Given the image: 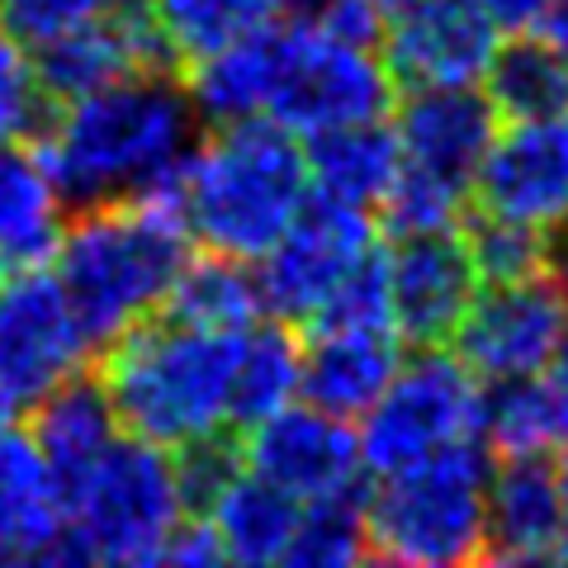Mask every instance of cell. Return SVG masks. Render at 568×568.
<instances>
[{"instance_id": "obj_1", "label": "cell", "mask_w": 568, "mask_h": 568, "mask_svg": "<svg viewBox=\"0 0 568 568\" xmlns=\"http://www.w3.org/2000/svg\"><path fill=\"white\" fill-rule=\"evenodd\" d=\"M200 110L171 71H129L91 95L62 104L39 138L62 200L104 204L129 194L181 190L190 152L200 148Z\"/></svg>"}, {"instance_id": "obj_2", "label": "cell", "mask_w": 568, "mask_h": 568, "mask_svg": "<svg viewBox=\"0 0 568 568\" xmlns=\"http://www.w3.org/2000/svg\"><path fill=\"white\" fill-rule=\"evenodd\" d=\"M52 256L95 351H104L142 317L162 313L175 275L190 261L181 190L81 204L77 219L62 223Z\"/></svg>"}, {"instance_id": "obj_3", "label": "cell", "mask_w": 568, "mask_h": 568, "mask_svg": "<svg viewBox=\"0 0 568 568\" xmlns=\"http://www.w3.org/2000/svg\"><path fill=\"white\" fill-rule=\"evenodd\" d=\"M242 332L175 323L166 313L142 317L100 355V384L110 388L123 432L185 450L233 417V375Z\"/></svg>"}, {"instance_id": "obj_4", "label": "cell", "mask_w": 568, "mask_h": 568, "mask_svg": "<svg viewBox=\"0 0 568 568\" xmlns=\"http://www.w3.org/2000/svg\"><path fill=\"white\" fill-rule=\"evenodd\" d=\"M313 194L308 156L298 138L275 119L219 123L190 152L181 175V213L190 237L209 252L261 261L290 233Z\"/></svg>"}, {"instance_id": "obj_5", "label": "cell", "mask_w": 568, "mask_h": 568, "mask_svg": "<svg viewBox=\"0 0 568 568\" xmlns=\"http://www.w3.org/2000/svg\"><path fill=\"white\" fill-rule=\"evenodd\" d=\"M488 450L484 436H469L413 469L379 474L365 497L369 559L413 568L488 559Z\"/></svg>"}, {"instance_id": "obj_6", "label": "cell", "mask_w": 568, "mask_h": 568, "mask_svg": "<svg viewBox=\"0 0 568 568\" xmlns=\"http://www.w3.org/2000/svg\"><path fill=\"white\" fill-rule=\"evenodd\" d=\"M185 488L175 450L142 436H123L100 455L85 484L67 503L71 559L152 564L162 559L171 530L185 521Z\"/></svg>"}, {"instance_id": "obj_7", "label": "cell", "mask_w": 568, "mask_h": 568, "mask_svg": "<svg viewBox=\"0 0 568 568\" xmlns=\"http://www.w3.org/2000/svg\"><path fill=\"white\" fill-rule=\"evenodd\" d=\"M469 436H484L478 375L459 355L417 346V355L398 365L379 403L365 413L361 455L375 474H398Z\"/></svg>"}, {"instance_id": "obj_8", "label": "cell", "mask_w": 568, "mask_h": 568, "mask_svg": "<svg viewBox=\"0 0 568 568\" xmlns=\"http://www.w3.org/2000/svg\"><path fill=\"white\" fill-rule=\"evenodd\" d=\"M394 95L398 81L375 48L304 24L280 29L265 119L284 123L290 133L308 138L323 129H342V123L384 119L394 110Z\"/></svg>"}, {"instance_id": "obj_9", "label": "cell", "mask_w": 568, "mask_h": 568, "mask_svg": "<svg viewBox=\"0 0 568 568\" xmlns=\"http://www.w3.org/2000/svg\"><path fill=\"white\" fill-rule=\"evenodd\" d=\"M91 355L95 342L58 275L24 265L0 280V422L39 413Z\"/></svg>"}, {"instance_id": "obj_10", "label": "cell", "mask_w": 568, "mask_h": 568, "mask_svg": "<svg viewBox=\"0 0 568 568\" xmlns=\"http://www.w3.org/2000/svg\"><path fill=\"white\" fill-rule=\"evenodd\" d=\"M369 252H379L375 213L308 194L290 233L261 256L256 280L265 313H275L290 327H304Z\"/></svg>"}, {"instance_id": "obj_11", "label": "cell", "mask_w": 568, "mask_h": 568, "mask_svg": "<svg viewBox=\"0 0 568 568\" xmlns=\"http://www.w3.org/2000/svg\"><path fill=\"white\" fill-rule=\"evenodd\" d=\"M450 342L455 355L484 384L549 369V361H559L564 342V284L555 275L488 284L484 294H474Z\"/></svg>"}, {"instance_id": "obj_12", "label": "cell", "mask_w": 568, "mask_h": 568, "mask_svg": "<svg viewBox=\"0 0 568 568\" xmlns=\"http://www.w3.org/2000/svg\"><path fill=\"white\" fill-rule=\"evenodd\" d=\"M388 261V304L394 327L407 346H446L465 323L478 294V265L465 233H403L384 252Z\"/></svg>"}, {"instance_id": "obj_13", "label": "cell", "mask_w": 568, "mask_h": 568, "mask_svg": "<svg viewBox=\"0 0 568 568\" xmlns=\"http://www.w3.org/2000/svg\"><path fill=\"white\" fill-rule=\"evenodd\" d=\"M242 459L246 469L271 478L275 488H284L298 503L313 497L342 493L351 484H361V432L351 426V417L323 413V407H280L275 417H265L242 432Z\"/></svg>"}, {"instance_id": "obj_14", "label": "cell", "mask_w": 568, "mask_h": 568, "mask_svg": "<svg viewBox=\"0 0 568 568\" xmlns=\"http://www.w3.org/2000/svg\"><path fill=\"white\" fill-rule=\"evenodd\" d=\"M497 52V20L484 0H413L388 14L384 62L398 91L474 85Z\"/></svg>"}, {"instance_id": "obj_15", "label": "cell", "mask_w": 568, "mask_h": 568, "mask_svg": "<svg viewBox=\"0 0 568 568\" xmlns=\"http://www.w3.org/2000/svg\"><path fill=\"white\" fill-rule=\"evenodd\" d=\"M497 114L488 91L474 85H422L407 91L398 110V152L403 166L422 181L469 200L474 181L484 171V156L497 138Z\"/></svg>"}, {"instance_id": "obj_16", "label": "cell", "mask_w": 568, "mask_h": 568, "mask_svg": "<svg viewBox=\"0 0 568 568\" xmlns=\"http://www.w3.org/2000/svg\"><path fill=\"white\" fill-rule=\"evenodd\" d=\"M478 209L497 219L555 227L568 219V110L545 119H511L493 138L474 181Z\"/></svg>"}, {"instance_id": "obj_17", "label": "cell", "mask_w": 568, "mask_h": 568, "mask_svg": "<svg viewBox=\"0 0 568 568\" xmlns=\"http://www.w3.org/2000/svg\"><path fill=\"white\" fill-rule=\"evenodd\" d=\"M568 484L559 455H503L488 474V559H564Z\"/></svg>"}, {"instance_id": "obj_18", "label": "cell", "mask_w": 568, "mask_h": 568, "mask_svg": "<svg viewBox=\"0 0 568 568\" xmlns=\"http://www.w3.org/2000/svg\"><path fill=\"white\" fill-rule=\"evenodd\" d=\"M0 559H67V511L33 432L0 422Z\"/></svg>"}, {"instance_id": "obj_19", "label": "cell", "mask_w": 568, "mask_h": 568, "mask_svg": "<svg viewBox=\"0 0 568 568\" xmlns=\"http://www.w3.org/2000/svg\"><path fill=\"white\" fill-rule=\"evenodd\" d=\"M398 332H308L304 346V403L336 417H365L398 375Z\"/></svg>"}, {"instance_id": "obj_20", "label": "cell", "mask_w": 568, "mask_h": 568, "mask_svg": "<svg viewBox=\"0 0 568 568\" xmlns=\"http://www.w3.org/2000/svg\"><path fill=\"white\" fill-rule=\"evenodd\" d=\"M39 426H33V440L52 469V484H58L62 497V511L67 503L77 497V488L85 484V474L100 465V455L114 446L123 422L114 413V398L100 379H67L58 394L39 403Z\"/></svg>"}, {"instance_id": "obj_21", "label": "cell", "mask_w": 568, "mask_h": 568, "mask_svg": "<svg viewBox=\"0 0 568 568\" xmlns=\"http://www.w3.org/2000/svg\"><path fill=\"white\" fill-rule=\"evenodd\" d=\"M304 156H308L313 194L336 200V204L369 209V213L384 204V194H388V185H394V175L403 166L398 133L388 129L384 119L308 133Z\"/></svg>"}, {"instance_id": "obj_22", "label": "cell", "mask_w": 568, "mask_h": 568, "mask_svg": "<svg viewBox=\"0 0 568 568\" xmlns=\"http://www.w3.org/2000/svg\"><path fill=\"white\" fill-rule=\"evenodd\" d=\"M62 237V190L39 152L0 142V265H43Z\"/></svg>"}, {"instance_id": "obj_23", "label": "cell", "mask_w": 568, "mask_h": 568, "mask_svg": "<svg viewBox=\"0 0 568 568\" xmlns=\"http://www.w3.org/2000/svg\"><path fill=\"white\" fill-rule=\"evenodd\" d=\"M298 511L304 503L275 488L271 478H261L252 469H237L223 484V493L209 503V526L219 530L223 559L233 564H280L290 555V540L298 530Z\"/></svg>"}, {"instance_id": "obj_24", "label": "cell", "mask_w": 568, "mask_h": 568, "mask_svg": "<svg viewBox=\"0 0 568 568\" xmlns=\"http://www.w3.org/2000/svg\"><path fill=\"white\" fill-rule=\"evenodd\" d=\"M484 440L497 455H568V369H536L484 394Z\"/></svg>"}, {"instance_id": "obj_25", "label": "cell", "mask_w": 568, "mask_h": 568, "mask_svg": "<svg viewBox=\"0 0 568 568\" xmlns=\"http://www.w3.org/2000/svg\"><path fill=\"white\" fill-rule=\"evenodd\" d=\"M275 48H280V29H256V33H246V39L190 62L185 85L194 95L200 119H213V123L261 119L265 104H271Z\"/></svg>"}, {"instance_id": "obj_26", "label": "cell", "mask_w": 568, "mask_h": 568, "mask_svg": "<svg viewBox=\"0 0 568 568\" xmlns=\"http://www.w3.org/2000/svg\"><path fill=\"white\" fill-rule=\"evenodd\" d=\"M166 317L190 327H213V332H246L261 323L265 298H261V280L246 271V261L209 252V256H190L175 275L166 304Z\"/></svg>"}, {"instance_id": "obj_27", "label": "cell", "mask_w": 568, "mask_h": 568, "mask_svg": "<svg viewBox=\"0 0 568 568\" xmlns=\"http://www.w3.org/2000/svg\"><path fill=\"white\" fill-rule=\"evenodd\" d=\"M484 91L503 119H545L568 110V58L545 33L517 29L497 43L484 71Z\"/></svg>"}, {"instance_id": "obj_28", "label": "cell", "mask_w": 568, "mask_h": 568, "mask_svg": "<svg viewBox=\"0 0 568 568\" xmlns=\"http://www.w3.org/2000/svg\"><path fill=\"white\" fill-rule=\"evenodd\" d=\"M304 384V342H294L290 323H256L242 332V355L233 375V432H246L280 407H290Z\"/></svg>"}, {"instance_id": "obj_29", "label": "cell", "mask_w": 568, "mask_h": 568, "mask_svg": "<svg viewBox=\"0 0 568 568\" xmlns=\"http://www.w3.org/2000/svg\"><path fill=\"white\" fill-rule=\"evenodd\" d=\"M162 24L175 62H200L209 52L271 29L284 14V0H148Z\"/></svg>"}, {"instance_id": "obj_30", "label": "cell", "mask_w": 568, "mask_h": 568, "mask_svg": "<svg viewBox=\"0 0 568 568\" xmlns=\"http://www.w3.org/2000/svg\"><path fill=\"white\" fill-rule=\"evenodd\" d=\"M365 559H369V517H365L361 484L304 503L284 564H298V568H351V564H365Z\"/></svg>"}, {"instance_id": "obj_31", "label": "cell", "mask_w": 568, "mask_h": 568, "mask_svg": "<svg viewBox=\"0 0 568 568\" xmlns=\"http://www.w3.org/2000/svg\"><path fill=\"white\" fill-rule=\"evenodd\" d=\"M465 242H469L478 280H484V284L555 275V233H549V227L517 223V219H497V213L478 209L474 219L465 223Z\"/></svg>"}, {"instance_id": "obj_32", "label": "cell", "mask_w": 568, "mask_h": 568, "mask_svg": "<svg viewBox=\"0 0 568 568\" xmlns=\"http://www.w3.org/2000/svg\"><path fill=\"white\" fill-rule=\"evenodd\" d=\"M308 332H379L394 327V304H388V261L384 252H369L355 271L336 284L332 298L317 308ZM398 332V327H394Z\"/></svg>"}, {"instance_id": "obj_33", "label": "cell", "mask_w": 568, "mask_h": 568, "mask_svg": "<svg viewBox=\"0 0 568 568\" xmlns=\"http://www.w3.org/2000/svg\"><path fill=\"white\" fill-rule=\"evenodd\" d=\"M52 95L39 77V62L20 39H0V142H29L48 133Z\"/></svg>"}, {"instance_id": "obj_34", "label": "cell", "mask_w": 568, "mask_h": 568, "mask_svg": "<svg viewBox=\"0 0 568 568\" xmlns=\"http://www.w3.org/2000/svg\"><path fill=\"white\" fill-rule=\"evenodd\" d=\"M114 6L119 0H0V24L24 48H43L71 29L95 24L100 14H110Z\"/></svg>"}, {"instance_id": "obj_35", "label": "cell", "mask_w": 568, "mask_h": 568, "mask_svg": "<svg viewBox=\"0 0 568 568\" xmlns=\"http://www.w3.org/2000/svg\"><path fill=\"white\" fill-rule=\"evenodd\" d=\"M484 6L497 20V29H530V24H540V14L555 0H484Z\"/></svg>"}, {"instance_id": "obj_36", "label": "cell", "mask_w": 568, "mask_h": 568, "mask_svg": "<svg viewBox=\"0 0 568 568\" xmlns=\"http://www.w3.org/2000/svg\"><path fill=\"white\" fill-rule=\"evenodd\" d=\"M540 33L568 58V0H555V6L540 14Z\"/></svg>"}, {"instance_id": "obj_37", "label": "cell", "mask_w": 568, "mask_h": 568, "mask_svg": "<svg viewBox=\"0 0 568 568\" xmlns=\"http://www.w3.org/2000/svg\"><path fill=\"white\" fill-rule=\"evenodd\" d=\"M549 233H555V265H564V261H568V219L555 223Z\"/></svg>"}, {"instance_id": "obj_38", "label": "cell", "mask_w": 568, "mask_h": 568, "mask_svg": "<svg viewBox=\"0 0 568 568\" xmlns=\"http://www.w3.org/2000/svg\"><path fill=\"white\" fill-rule=\"evenodd\" d=\"M559 361L568 369V284H564V342H559Z\"/></svg>"}, {"instance_id": "obj_39", "label": "cell", "mask_w": 568, "mask_h": 568, "mask_svg": "<svg viewBox=\"0 0 568 568\" xmlns=\"http://www.w3.org/2000/svg\"><path fill=\"white\" fill-rule=\"evenodd\" d=\"M375 6H379V10H384V14H398V10H403V6H413V0H375Z\"/></svg>"}, {"instance_id": "obj_40", "label": "cell", "mask_w": 568, "mask_h": 568, "mask_svg": "<svg viewBox=\"0 0 568 568\" xmlns=\"http://www.w3.org/2000/svg\"><path fill=\"white\" fill-rule=\"evenodd\" d=\"M564 484H568V465H564ZM564 559H568V545H564Z\"/></svg>"}, {"instance_id": "obj_41", "label": "cell", "mask_w": 568, "mask_h": 568, "mask_svg": "<svg viewBox=\"0 0 568 568\" xmlns=\"http://www.w3.org/2000/svg\"><path fill=\"white\" fill-rule=\"evenodd\" d=\"M6 275H10V271H6V265H0V280H6Z\"/></svg>"}]
</instances>
